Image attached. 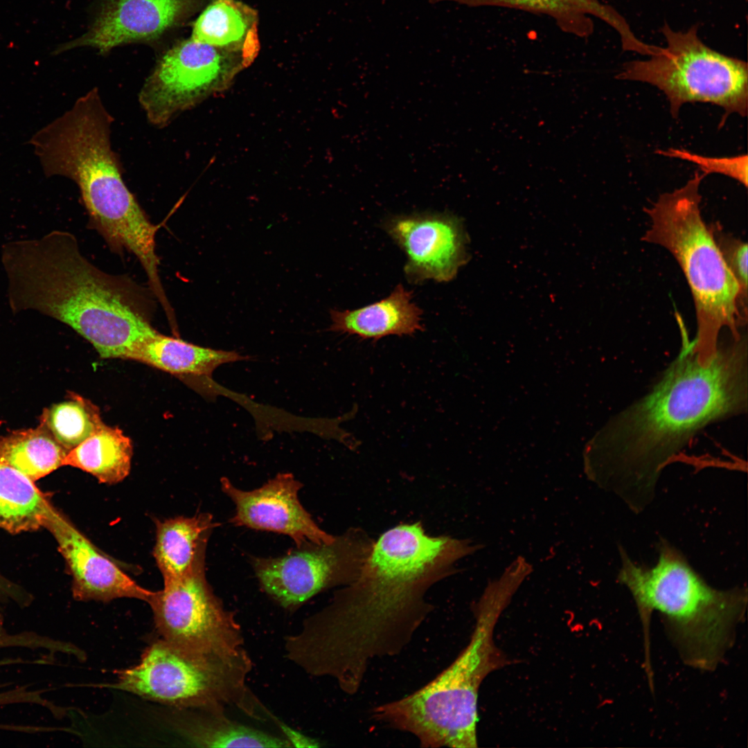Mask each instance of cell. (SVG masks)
<instances>
[{
  "mask_svg": "<svg viewBox=\"0 0 748 748\" xmlns=\"http://www.w3.org/2000/svg\"><path fill=\"white\" fill-rule=\"evenodd\" d=\"M199 1L106 0L88 32L59 45L52 54L79 46L106 53L119 45L155 39L187 17Z\"/></svg>",
  "mask_w": 748,
  "mask_h": 748,
  "instance_id": "2e32d148",
  "label": "cell"
},
{
  "mask_svg": "<svg viewBox=\"0 0 748 748\" xmlns=\"http://www.w3.org/2000/svg\"><path fill=\"white\" fill-rule=\"evenodd\" d=\"M663 155L691 161L699 166L705 174L720 173L733 178L747 187V156L739 155L732 157H706L690 152L685 150L669 149L659 150Z\"/></svg>",
  "mask_w": 748,
  "mask_h": 748,
  "instance_id": "4316f807",
  "label": "cell"
},
{
  "mask_svg": "<svg viewBox=\"0 0 748 748\" xmlns=\"http://www.w3.org/2000/svg\"><path fill=\"white\" fill-rule=\"evenodd\" d=\"M258 13L238 0H214L195 21L191 39L242 55L251 64L260 44Z\"/></svg>",
  "mask_w": 748,
  "mask_h": 748,
  "instance_id": "ffe728a7",
  "label": "cell"
},
{
  "mask_svg": "<svg viewBox=\"0 0 748 748\" xmlns=\"http://www.w3.org/2000/svg\"><path fill=\"white\" fill-rule=\"evenodd\" d=\"M40 424L55 440L69 451L89 438L103 424L99 408L78 394L43 411Z\"/></svg>",
  "mask_w": 748,
  "mask_h": 748,
  "instance_id": "d4e9b609",
  "label": "cell"
},
{
  "mask_svg": "<svg viewBox=\"0 0 748 748\" xmlns=\"http://www.w3.org/2000/svg\"><path fill=\"white\" fill-rule=\"evenodd\" d=\"M185 732L194 744L203 747H287L286 739L224 720H196L186 724Z\"/></svg>",
  "mask_w": 748,
  "mask_h": 748,
  "instance_id": "484cf974",
  "label": "cell"
},
{
  "mask_svg": "<svg viewBox=\"0 0 748 748\" xmlns=\"http://www.w3.org/2000/svg\"><path fill=\"white\" fill-rule=\"evenodd\" d=\"M470 6L514 8L546 15L566 33L587 37L593 33L591 17L603 21L619 35L625 51L641 53L645 43L630 30L625 19L612 6L600 0H456Z\"/></svg>",
  "mask_w": 748,
  "mask_h": 748,
  "instance_id": "e0dca14e",
  "label": "cell"
},
{
  "mask_svg": "<svg viewBox=\"0 0 748 748\" xmlns=\"http://www.w3.org/2000/svg\"><path fill=\"white\" fill-rule=\"evenodd\" d=\"M302 486L291 473H279L250 491L237 488L226 477L221 479L222 490L235 506L230 520L233 525L288 535L296 547L332 542L335 536L320 528L300 503L298 492Z\"/></svg>",
  "mask_w": 748,
  "mask_h": 748,
  "instance_id": "5bb4252c",
  "label": "cell"
},
{
  "mask_svg": "<svg viewBox=\"0 0 748 748\" xmlns=\"http://www.w3.org/2000/svg\"><path fill=\"white\" fill-rule=\"evenodd\" d=\"M714 238L730 271L747 300V244L724 232L718 226H711Z\"/></svg>",
  "mask_w": 748,
  "mask_h": 748,
  "instance_id": "83f0119b",
  "label": "cell"
},
{
  "mask_svg": "<svg viewBox=\"0 0 748 748\" xmlns=\"http://www.w3.org/2000/svg\"><path fill=\"white\" fill-rule=\"evenodd\" d=\"M34 482L0 462V528L19 533L44 528L54 507Z\"/></svg>",
  "mask_w": 748,
  "mask_h": 748,
  "instance_id": "603a6c76",
  "label": "cell"
},
{
  "mask_svg": "<svg viewBox=\"0 0 748 748\" xmlns=\"http://www.w3.org/2000/svg\"><path fill=\"white\" fill-rule=\"evenodd\" d=\"M202 562L184 576L163 580L148 602L161 639L192 654L248 670L238 628L215 596Z\"/></svg>",
  "mask_w": 748,
  "mask_h": 748,
  "instance_id": "9c48e42d",
  "label": "cell"
},
{
  "mask_svg": "<svg viewBox=\"0 0 748 748\" xmlns=\"http://www.w3.org/2000/svg\"><path fill=\"white\" fill-rule=\"evenodd\" d=\"M18 591L15 587H12L10 584L7 582L5 580L0 577V599L6 598L7 597H11L15 600L18 598Z\"/></svg>",
  "mask_w": 748,
  "mask_h": 748,
  "instance_id": "f1b7e54d",
  "label": "cell"
},
{
  "mask_svg": "<svg viewBox=\"0 0 748 748\" xmlns=\"http://www.w3.org/2000/svg\"><path fill=\"white\" fill-rule=\"evenodd\" d=\"M411 299V292L398 284L380 301L355 310H330L328 330L374 341L391 335H412L423 326L422 312Z\"/></svg>",
  "mask_w": 748,
  "mask_h": 748,
  "instance_id": "ac0fdd59",
  "label": "cell"
},
{
  "mask_svg": "<svg viewBox=\"0 0 748 748\" xmlns=\"http://www.w3.org/2000/svg\"><path fill=\"white\" fill-rule=\"evenodd\" d=\"M133 447L130 438L118 427L105 423L66 454L63 465L91 474L100 483L115 484L130 474Z\"/></svg>",
  "mask_w": 748,
  "mask_h": 748,
  "instance_id": "7402d4cb",
  "label": "cell"
},
{
  "mask_svg": "<svg viewBox=\"0 0 748 748\" xmlns=\"http://www.w3.org/2000/svg\"><path fill=\"white\" fill-rule=\"evenodd\" d=\"M245 673L181 650L163 639L151 643L139 662L116 670L110 687L178 708H210L232 699Z\"/></svg>",
  "mask_w": 748,
  "mask_h": 748,
  "instance_id": "30bf717a",
  "label": "cell"
},
{
  "mask_svg": "<svg viewBox=\"0 0 748 748\" xmlns=\"http://www.w3.org/2000/svg\"><path fill=\"white\" fill-rule=\"evenodd\" d=\"M747 338L719 341L701 362L691 344L642 398L621 411L591 440L587 467L592 479L627 498L648 497L662 469L701 429L746 413Z\"/></svg>",
  "mask_w": 748,
  "mask_h": 748,
  "instance_id": "7a4b0ae2",
  "label": "cell"
},
{
  "mask_svg": "<svg viewBox=\"0 0 748 748\" xmlns=\"http://www.w3.org/2000/svg\"><path fill=\"white\" fill-rule=\"evenodd\" d=\"M483 547L470 539L430 536L420 522L385 531L355 580L289 637L294 661L355 693L371 661L400 654L432 611L425 599L431 586Z\"/></svg>",
  "mask_w": 748,
  "mask_h": 748,
  "instance_id": "6da1fadb",
  "label": "cell"
},
{
  "mask_svg": "<svg viewBox=\"0 0 748 748\" xmlns=\"http://www.w3.org/2000/svg\"><path fill=\"white\" fill-rule=\"evenodd\" d=\"M250 64L240 54L194 41H182L157 62L139 93L149 123L166 127L179 114L226 88Z\"/></svg>",
  "mask_w": 748,
  "mask_h": 748,
  "instance_id": "8fae6325",
  "label": "cell"
},
{
  "mask_svg": "<svg viewBox=\"0 0 748 748\" xmlns=\"http://www.w3.org/2000/svg\"><path fill=\"white\" fill-rule=\"evenodd\" d=\"M55 539L72 576V592L78 600L109 602L136 598L148 603L155 591L145 589L100 551L55 508L45 527Z\"/></svg>",
  "mask_w": 748,
  "mask_h": 748,
  "instance_id": "9a60e30c",
  "label": "cell"
},
{
  "mask_svg": "<svg viewBox=\"0 0 748 748\" xmlns=\"http://www.w3.org/2000/svg\"><path fill=\"white\" fill-rule=\"evenodd\" d=\"M619 581L636 604L644 637L645 666L650 667V616L666 621L683 660L704 670L714 669L730 647L745 612L746 589L720 590L709 585L683 555L667 542L657 564H635L621 549Z\"/></svg>",
  "mask_w": 748,
  "mask_h": 748,
  "instance_id": "8992f818",
  "label": "cell"
},
{
  "mask_svg": "<svg viewBox=\"0 0 748 748\" xmlns=\"http://www.w3.org/2000/svg\"><path fill=\"white\" fill-rule=\"evenodd\" d=\"M666 46L645 60L626 62L617 78L641 81L661 90L677 118L686 103H709L722 107L726 117L747 113L748 70L745 62L707 46L697 27L675 31L661 29Z\"/></svg>",
  "mask_w": 748,
  "mask_h": 748,
  "instance_id": "ba28073f",
  "label": "cell"
},
{
  "mask_svg": "<svg viewBox=\"0 0 748 748\" xmlns=\"http://www.w3.org/2000/svg\"><path fill=\"white\" fill-rule=\"evenodd\" d=\"M518 587L508 574L489 581L474 605V630L458 657L419 690L375 707L373 718L413 734L422 747H477L479 689L485 677L504 664L493 641L494 629Z\"/></svg>",
  "mask_w": 748,
  "mask_h": 748,
  "instance_id": "5b68a950",
  "label": "cell"
},
{
  "mask_svg": "<svg viewBox=\"0 0 748 748\" xmlns=\"http://www.w3.org/2000/svg\"><path fill=\"white\" fill-rule=\"evenodd\" d=\"M247 358L235 350L203 347L159 332L136 349L129 359L193 383L197 379L211 381L213 371L220 366Z\"/></svg>",
  "mask_w": 748,
  "mask_h": 748,
  "instance_id": "d6986e66",
  "label": "cell"
},
{
  "mask_svg": "<svg viewBox=\"0 0 748 748\" xmlns=\"http://www.w3.org/2000/svg\"><path fill=\"white\" fill-rule=\"evenodd\" d=\"M215 526L212 516L204 513L157 522L153 555L163 580L184 576L205 561L207 540Z\"/></svg>",
  "mask_w": 748,
  "mask_h": 748,
  "instance_id": "44dd1931",
  "label": "cell"
},
{
  "mask_svg": "<svg viewBox=\"0 0 748 748\" xmlns=\"http://www.w3.org/2000/svg\"><path fill=\"white\" fill-rule=\"evenodd\" d=\"M706 175L695 172L684 186L645 208L650 224L642 237L667 249L686 278L697 321L691 351L701 362L714 356L723 329L738 336L747 319V300L701 215L700 185Z\"/></svg>",
  "mask_w": 748,
  "mask_h": 748,
  "instance_id": "52a82bcc",
  "label": "cell"
},
{
  "mask_svg": "<svg viewBox=\"0 0 748 748\" xmlns=\"http://www.w3.org/2000/svg\"><path fill=\"white\" fill-rule=\"evenodd\" d=\"M113 117L98 89L79 98L63 115L35 133L34 147L46 177L60 175L78 186L93 227L116 252L133 253L144 269L159 262L158 227L125 185L112 148Z\"/></svg>",
  "mask_w": 748,
  "mask_h": 748,
  "instance_id": "277c9868",
  "label": "cell"
},
{
  "mask_svg": "<svg viewBox=\"0 0 748 748\" xmlns=\"http://www.w3.org/2000/svg\"><path fill=\"white\" fill-rule=\"evenodd\" d=\"M373 544L364 530L350 528L330 543L305 544L278 558H253L252 566L264 590L288 607L354 581Z\"/></svg>",
  "mask_w": 748,
  "mask_h": 748,
  "instance_id": "7c38bea8",
  "label": "cell"
},
{
  "mask_svg": "<svg viewBox=\"0 0 748 748\" xmlns=\"http://www.w3.org/2000/svg\"><path fill=\"white\" fill-rule=\"evenodd\" d=\"M1 260L13 313L35 310L67 325L101 358L129 359L159 333L150 323L156 299L150 288L101 271L73 233L53 230L8 242Z\"/></svg>",
  "mask_w": 748,
  "mask_h": 748,
  "instance_id": "3957f363",
  "label": "cell"
},
{
  "mask_svg": "<svg viewBox=\"0 0 748 748\" xmlns=\"http://www.w3.org/2000/svg\"><path fill=\"white\" fill-rule=\"evenodd\" d=\"M384 228L407 256L404 274L411 283L449 282L470 258L463 222L450 213L393 216Z\"/></svg>",
  "mask_w": 748,
  "mask_h": 748,
  "instance_id": "4fadbf2b",
  "label": "cell"
},
{
  "mask_svg": "<svg viewBox=\"0 0 748 748\" xmlns=\"http://www.w3.org/2000/svg\"><path fill=\"white\" fill-rule=\"evenodd\" d=\"M67 452L41 424L0 438V462L33 481L62 466Z\"/></svg>",
  "mask_w": 748,
  "mask_h": 748,
  "instance_id": "cb8c5ba5",
  "label": "cell"
}]
</instances>
